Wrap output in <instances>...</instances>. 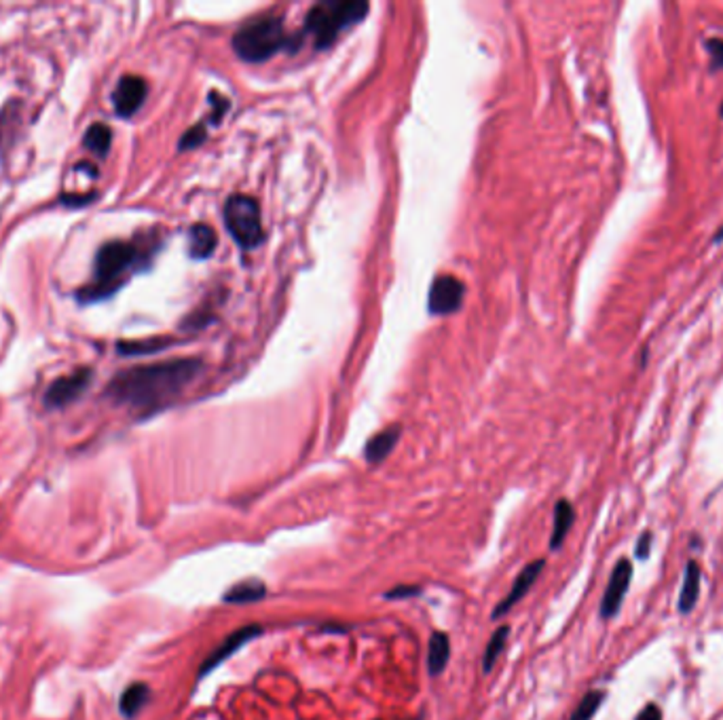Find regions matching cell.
<instances>
[{
    "label": "cell",
    "mask_w": 723,
    "mask_h": 720,
    "mask_svg": "<svg viewBox=\"0 0 723 720\" xmlns=\"http://www.w3.org/2000/svg\"><path fill=\"white\" fill-rule=\"evenodd\" d=\"M201 372V359L191 357L138 365L112 378L106 396L119 406L149 415L174 402Z\"/></svg>",
    "instance_id": "cell-1"
},
{
    "label": "cell",
    "mask_w": 723,
    "mask_h": 720,
    "mask_svg": "<svg viewBox=\"0 0 723 720\" xmlns=\"http://www.w3.org/2000/svg\"><path fill=\"white\" fill-rule=\"evenodd\" d=\"M150 250H144L140 243L134 242H108L98 250L94 264V282L88 288L78 292L81 303H94V300L108 298L128 282L131 273L140 271L146 266V258Z\"/></svg>",
    "instance_id": "cell-2"
},
{
    "label": "cell",
    "mask_w": 723,
    "mask_h": 720,
    "mask_svg": "<svg viewBox=\"0 0 723 720\" xmlns=\"http://www.w3.org/2000/svg\"><path fill=\"white\" fill-rule=\"evenodd\" d=\"M233 51L248 64L267 62L282 49L298 46L292 41L280 15H258L243 24L233 36Z\"/></svg>",
    "instance_id": "cell-3"
},
{
    "label": "cell",
    "mask_w": 723,
    "mask_h": 720,
    "mask_svg": "<svg viewBox=\"0 0 723 720\" xmlns=\"http://www.w3.org/2000/svg\"><path fill=\"white\" fill-rule=\"evenodd\" d=\"M368 9L367 0H322L305 17V35L314 38L315 49H326L343 30L360 24Z\"/></svg>",
    "instance_id": "cell-4"
},
{
    "label": "cell",
    "mask_w": 723,
    "mask_h": 720,
    "mask_svg": "<svg viewBox=\"0 0 723 720\" xmlns=\"http://www.w3.org/2000/svg\"><path fill=\"white\" fill-rule=\"evenodd\" d=\"M224 226L242 250L258 248L264 239L261 208L248 195H233L224 203Z\"/></svg>",
    "instance_id": "cell-5"
},
{
    "label": "cell",
    "mask_w": 723,
    "mask_h": 720,
    "mask_svg": "<svg viewBox=\"0 0 723 720\" xmlns=\"http://www.w3.org/2000/svg\"><path fill=\"white\" fill-rule=\"evenodd\" d=\"M463 294L466 288L460 279L453 275H440L434 279L432 288H429L428 309L432 315H450V313L460 311L463 303Z\"/></svg>",
    "instance_id": "cell-6"
},
{
    "label": "cell",
    "mask_w": 723,
    "mask_h": 720,
    "mask_svg": "<svg viewBox=\"0 0 723 720\" xmlns=\"http://www.w3.org/2000/svg\"><path fill=\"white\" fill-rule=\"evenodd\" d=\"M261 634H263V625H258V623H250V625H243V628H240V630H235L233 634H229L221 644L216 646L214 651L210 653L208 659H205V662L201 663V668H199V678L208 676L210 672H214L218 668V665L227 662L229 657H233L235 653L242 649V646L252 643V640L258 638Z\"/></svg>",
    "instance_id": "cell-7"
},
{
    "label": "cell",
    "mask_w": 723,
    "mask_h": 720,
    "mask_svg": "<svg viewBox=\"0 0 723 720\" xmlns=\"http://www.w3.org/2000/svg\"><path fill=\"white\" fill-rule=\"evenodd\" d=\"M630 581H633V564H630L628 560H620V562L615 564V569L612 571L605 593H603V602H601L603 619H614L618 615L620 606L625 602V596L630 588Z\"/></svg>",
    "instance_id": "cell-8"
},
{
    "label": "cell",
    "mask_w": 723,
    "mask_h": 720,
    "mask_svg": "<svg viewBox=\"0 0 723 720\" xmlns=\"http://www.w3.org/2000/svg\"><path fill=\"white\" fill-rule=\"evenodd\" d=\"M146 96H149V85H146L142 77L136 75L123 77L121 81L117 83L115 93H112V104H115L117 115L123 118L136 115V112L142 108Z\"/></svg>",
    "instance_id": "cell-9"
},
{
    "label": "cell",
    "mask_w": 723,
    "mask_h": 720,
    "mask_svg": "<svg viewBox=\"0 0 723 720\" xmlns=\"http://www.w3.org/2000/svg\"><path fill=\"white\" fill-rule=\"evenodd\" d=\"M91 383V370H77L75 375L57 378L56 383L49 385L47 393H45V406L47 408H64L66 404L75 402L81 393L88 389Z\"/></svg>",
    "instance_id": "cell-10"
},
{
    "label": "cell",
    "mask_w": 723,
    "mask_h": 720,
    "mask_svg": "<svg viewBox=\"0 0 723 720\" xmlns=\"http://www.w3.org/2000/svg\"><path fill=\"white\" fill-rule=\"evenodd\" d=\"M543 564H546V562H543V560H535V562L527 564L525 569L521 571V575L516 577V581H514V585H512V590H510V591L506 593V598H503L501 602L495 606L493 619L506 615V612H508L510 609H512L514 604H519L521 600L527 596V591H529L531 588H533V583L537 581V577L542 575Z\"/></svg>",
    "instance_id": "cell-11"
},
{
    "label": "cell",
    "mask_w": 723,
    "mask_h": 720,
    "mask_svg": "<svg viewBox=\"0 0 723 720\" xmlns=\"http://www.w3.org/2000/svg\"><path fill=\"white\" fill-rule=\"evenodd\" d=\"M400 433H402L400 425H391L381 433H377V436L368 439L367 450H364V458H367L370 465H379L386 461V458L391 455V450L396 448L398 439H400Z\"/></svg>",
    "instance_id": "cell-12"
},
{
    "label": "cell",
    "mask_w": 723,
    "mask_h": 720,
    "mask_svg": "<svg viewBox=\"0 0 723 720\" xmlns=\"http://www.w3.org/2000/svg\"><path fill=\"white\" fill-rule=\"evenodd\" d=\"M267 596V588L261 579H245V581L235 583L222 593V602L227 604H252Z\"/></svg>",
    "instance_id": "cell-13"
},
{
    "label": "cell",
    "mask_w": 723,
    "mask_h": 720,
    "mask_svg": "<svg viewBox=\"0 0 723 720\" xmlns=\"http://www.w3.org/2000/svg\"><path fill=\"white\" fill-rule=\"evenodd\" d=\"M450 659V638L444 632H434L428 644V672L429 676H440L447 670Z\"/></svg>",
    "instance_id": "cell-14"
},
{
    "label": "cell",
    "mask_w": 723,
    "mask_h": 720,
    "mask_svg": "<svg viewBox=\"0 0 723 720\" xmlns=\"http://www.w3.org/2000/svg\"><path fill=\"white\" fill-rule=\"evenodd\" d=\"M189 252L191 256L197 260H205L214 254L218 248V237L212 226L208 224H195L189 232Z\"/></svg>",
    "instance_id": "cell-15"
},
{
    "label": "cell",
    "mask_w": 723,
    "mask_h": 720,
    "mask_svg": "<svg viewBox=\"0 0 723 720\" xmlns=\"http://www.w3.org/2000/svg\"><path fill=\"white\" fill-rule=\"evenodd\" d=\"M150 699V689L144 683H134L123 691L121 702H119V710L125 718H136L144 710V705Z\"/></svg>",
    "instance_id": "cell-16"
},
{
    "label": "cell",
    "mask_w": 723,
    "mask_h": 720,
    "mask_svg": "<svg viewBox=\"0 0 723 720\" xmlns=\"http://www.w3.org/2000/svg\"><path fill=\"white\" fill-rule=\"evenodd\" d=\"M573 519H575V511L572 508V503L561 499L554 508V529H553V537H550V550L556 551L563 543H565V537L569 529L573 526Z\"/></svg>",
    "instance_id": "cell-17"
},
{
    "label": "cell",
    "mask_w": 723,
    "mask_h": 720,
    "mask_svg": "<svg viewBox=\"0 0 723 720\" xmlns=\"http://www.w3.org/2000/svg\"><path fill=\"white\" fill-rule=\"evenodd\" d=\"M700 596V569L696 562H687L686 577H683V588L679 593V611L686 615L696 606Z\"/></svg>",
    "instance_id": "cell-18"
},
{
    "label": "cell",
    "mask_w": 723,
    "mask_h": 720,
    "mask_svg": "<svg viewBox=\"0 0 723 720\" xmlns=\"http://www.w3.org/2000/svg\"><path fill=\"white\" fill-rule=\"evenodd\" d=\"M112 144V131L108 125L94 123L85 133V149L94 152L98 157H106Z\"/></svg>",
    "instance_id": "cell-19"
},
{
    "label": "cell",
    "mask_w": 723,
    "mask_h": 720,
    "mask_svg": "<svg viewBox=\"0 0 723 720\" xmlns=\"http://www.w3.org/2000/svg\"><path fill=\"white\" fill-rule=\"evenodd\" d=\"M508 634H510V628L508 625H501L500 630L495 632L493 636H491L489 644H487V651H484L482 655V672L484 674H489L491 670H493V665L497 663V659H500L503 646L508 643Z\"/></svg>",
    "instance_id": "cell-20"
},
{
    "label": "cell",
    "mask_w": 723,
    "mask_h": 720,
    "mask_svg": "<svg viewBox=\"0 0 723 720\" xmlns=\"http://www.w3.org/2000/svg\"><path fill=\"white\" fill-rule=\"evenodd\" d=\"M603 699H605V693L603 691H590L584 695V699L580 702L578 708L572 715L569 720H593V716L596 715V710L601 708Z\"/></svg>",
    "instance_id": "cell-21"
},
{
    "label": "cell",
    "mask_w": 723,
    "mask_h": 720,
    "mask_svg": "<svg viewBox=\"0 0 723 720\" xmlns=\"http://www.w3.org/2000/svg\"><path fill=\"white\" fill-rule=\"evenodd\" d=\"M171 340H144V343H121L119 345V351L123 353V355H144V353H152V351H161L165 346H170Z\"/></svg>",
    "instance_id": "cell-22"
},
{
    "label": "cell",
    "mask_w": 723,
    "mask_h": 720,
    "mask_svg": "<svg viewBox=\"0 0 723 720\" xmlns=\"http://www.w3.org/2000/svg\"><path fill=\"white\" fill-rule=\"evenodd\" d=\"M205 139H208V131H205V125H195L193 129H189L184 133L181 144H178V149L181 150H189V149H197L199 144H203Z\"/></svg>",
    "instance_id": "cell-23"
},
{
    "label": "cell",
    "mask_w": 723,
    "mask_h": 720,
    "mask_svg": "<svg viewBox=\"0 0 723 720\" xmlns=\"http://www.w3.org/2000/svg\"><path fill=\"white\" fill-rule=\"evenodd\" d=\"M708 56H711V68H723V38H708L707 41Z\"/></svg>",
    "instance_id": "cell-24"
},
{
    "label": "cell",
    "mask_w": 723,
    "mask_h": 720,
    "mask_svg": "<svg viewBox=\"0 0 723 720\" xmlns=\"http://www.w3.org/2000/svg\"><path fill=\"white\" fill-rule=\"evenodd\" d=\"M417 596H421V588H417V585H398V588L386 593L387 600H407Z\"/></svg>",
    "instance_id": "cell-25"
},
{
    "label": "cell",
    "mask_w": 723,
    "mask_h": 720,
    "mask_svg": "<svg viewBox=\"0 0 723 720\" xmlns=\"http://www.w3.org/2000/svg\"><path fill=\"white\" fill-rule=\"evenodd\" d=\"M652 541H654L652 532H646V535H641L639 543H636V558L646 560L649 556V548H652Z\"/></svg>",
    "instance_id": "cell-26"
},
{
    "label": "cell",
    "mask_w": 723,
    "mask_h": 720,
    "mask_svg": "<svg viewBox=\"0 0 723 720\" xmlns=\"http://www.w3.org/2000/svg\"><path fill=\"white\" fill-rule=\"evenodd\" d=\"M636 720H662V712H660L658 705L649 704L639 712V716H636Z\"/></svg>",
    "instance_id": "cell-27"
},
{
    "label": "cell",
    "mask_w": 723,
    "mask_h": 720,
    "mask_svg": "<svg viewBox=\"0 0 723 720\" xmlns=\"http://www.w3.org/2000/svg\"><path fill=\"white\" fill-rule=\"evenodd\" d=\"M723 242V229H719L718 235H715V243H721Z\"/></svg>",
    "instance_id": "cell-28"
},
{
    "label": "cell",
    "mask_w": 723,
    "mask_h": 720,
    "mask_svg": "<svg viewBox=\"0 0 723 720\" xmlns=\"http://www.w3.org/2000/svg\"><path fill=\"white\" fill-rule=\"evenodd\" d=\"M719 117L723 118V102H721V108H719Z\"/></svg>",
    "instance_id": "cell-29"
}]
</instances>
